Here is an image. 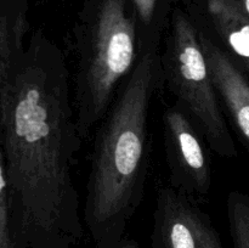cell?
Masks as SVG:
<instances>
[{
	"instance_id": "6da1fadb",
	"label": "cell",
	"mask_w": 249,
	"mask_h": 248,
	"mask_svg": "<svg viewBox=\"0 0 249 248\" xmlns=\"http://www.w3.org/2000/svg\"><path fill=\"white\" fill-rule=\"evenodd\" d=\"M82 142L67 58L36 31L0 92V148L16 248H75L82 241L73 177Z\"/></svg>"
},
{
	"instance_id": "7a4b0ae2",
	"label": "cell",
	"mask_w": 249,
	"mask_h": 248,
	"mask_svg": "<svg viewBox=\"0 0 249 248\" xmlns=\"http://www.w3.org/2000/svg\"><path fill=\"white\" fill-rule=\"evenodd\" d=\"M162 85L160 50H145L100 123L83 220L95 248H117L138 212L150 165L151 101Z\"/></svg>"
},
{
	"instance_id": "3957f363",
	"label": "cell",
	"mask_w": 249,
	"mask_h": 248,
	"mask_svg": "<svg viewBox=\"0 0 249 248\" xmlns=\"http://www.w3.org/2000/svg\"><path fill=\"white\" fill-rule=\"evenodd\" d=\"M72 75L80 138L101 123L142 53L138 19L125 0H89L74 34Z\"/></svg>"
},
{
	"instance_id": "277c9868",
	"label": "cell",
	"mask_w": 249,
	"mask_h": 248,
	"mask_svg": "<svg viewBox=\"0 0 249 248\" xmlns=\"http://www.w3.org/2000/svg\"><path fill=\"white\" fill-rule=\"evenodd\" d=\"M163 44L164 48L160 51L162 85L197 126L208 147L220 157L235 158L237 148L207 62L196 19L182 11L173 14Z\"/></svg>"
},
{
	"instance_id": "5b68a950",
	"label": "cell",
	"mask_w": 249,
	"mask_h": 248,
	"mask_svg": "<svg viewBox=\"0 0 249 248\" xmlns=\"http://www.w3.org/2000/svg\"><path fill=\"white\" fill-rule=\"evenodd\" d=\"M163 136L169 185L195 201L204 198L213 185L206 140L184 111L173 104L163 112Z\"/></svg>"
},
{
	"instance_id": "8992f818",
	"label": "cell",
	"mask_w": 249,
	"mask_h": 248,
	"mask_svg": "<svg viewBox=\"0 0 249 248\" xmlns=\"http://www.w3.org/2000/svg\"><path fill=\"white\" fill-rule=\"evenodd\" d=\"M151 243L152 248H225L197 201L170 185L157 191Z\"/></svg>"
},
{
	"instance_id": "52a82bcc",
	"label": "cell",
	"mask_w": 249,
	"mask_h": 248,
	"mask_svg": "<svg viewBox=\"0 0 249 248\" xmlns=\"http://www.w3.org/2000/svg\"><path fill=\"white\" fill-rule=\"evenodd\" d=\"M199 29L202 46L221 105L249 146V82L223 46L203 27L199 26Z\"/></svg>"
},
{
	"instance_id": "ba28073f",
	"label": "cell",
	"mask_w": 249,
	"mask_h": 248,
	"mask_svg": "<svg viewBox=\"0 0 249 248\" xmlns=\"http://www.w3.org/2000/svg\"><path fill=\"white\" fill-rule=\"evenodd\" d=\"M204 12L207 24L199 26L249 74V17L238 0H204Z\"/></svg>"
},
{
	"instance_id": "9c48e42d",
	"label": "cell",
	"mask_w": 249,
	"mask_h": 248,
	"mask_svg": "<svg viewBox=\"0 0 249 248\" xmlns=\"http://www.w3.org/2000/svg\"><path fill=\"white\" fill-rule=\"evenodd\" d=\"M26 0H0V92L28 40Z\"/></svg>"
},
{
	"instance_id": "30bf717a",
	"label": "cell",
	"mask_w": 249,
	"mask_h": 248,
	"mask_svg": "<svg viewBox=\"0 0 249 248\" xmlns=\"http://www.w3.org/2000/svg\"><path fill=\"white\" fill-rule=\"evenodd\" d=\"M140 32L141 48L160 50L164 31V11L162 0H131Z\"/></svg>"
},
{
	"instance_id": "8fae6325",
	"label": "cell",
	"mask_w": 249,
	"mask_h": 248,
	"mask_svg": "<svg viewBox=\"0 0 249 248\" xmlns=\"http://www.w3.org/2000/svg\"><path fill=\"white\" fill-rule=\"evenodd\" d=\"M229 230L233 248H249V196L233 190L226 199Z\"/></svg>"
},
{
	"instance_id": "7c38bea8",
	"label": "cell",
	"mask_w": 249,
	"mask_h": 248,
	"mask_svg": "<svg viewBox=\"0 0 249 248\" xmlns=\"http://www.w3.org/2000/svg\"><path fill=\"white\" fill-rule=\"evenodd\" d=\"M0 248H16L12 228L11 202L4 157L0 148Z\"/></svg>"
},
{
	"instance_id": "4fadbf2b",
	"label": "cell",
	"mask_w": 249,
	"mask_h": 248,
	"mask_svg": "<svg viewBox=\"0 0 249 248\" xmlns=\"http://www.w3.org/2000/svg\"><path fill=\"white\" fill-rule=\"evenodd\" d=\"M117 248H140V247H139V245L134 240H128V238H125V240H124Z\"/></svg>"
},
{
	"instance_id": "5bb4252c",
	"label": "cell",
	"mask_w": 249,
	"mask_h": 248,
	"mask_svg": "<svg viewBox=\"0 0 249 248\" xmlns=\"http://www.w3.org/2000/svg\"><path fill=\"white\" fill-rule=\"evenodd\" d=\"M238 2H240V5L242 6V9L245 10V12L248 15V17H249V0H238Z\"/></svg>"
}]
</instances>
